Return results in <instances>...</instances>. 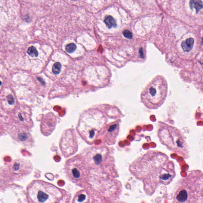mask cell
<instances>
[{
    "instance_id": "cell-1",
    "label": "cell",
    "mask_w": 203,
    "mask_h": 203,
    "mask_svg": "<svg viewBox=\"0 0 203 203\" xmlns=\"http://www.w3.org/2000/svg\"><path fill=\"white\" fill-rule=\"evenodd\" d=\"M129 170L143 182L148 195H152L160 184H169L176 175L174 163L165 154L156 150H149L137 157L130 165Z\"/></svg>"
},
{
    "instance_id": "cell-2",
    "label": "cell",
    "mask_w": 203,
    "mask_h": 203,
    "mask_svg": "<svg viewBox=\"0 0 203 203\" xmlns=\"http://www.w3.org/2000/svg\"><path fill=\"white\" fill-rule=\"evenodd\" d=\"M203 173L192 171L180 180L173 195L174 203H203Z\"/></svg>"
},
{
    "instance_id": "cell-3",
    "label": "cell",
    "mask_w": 203,
    "mask_h": 203,
    "mask_svg": "<svg viewBox=\"0 0 203 203\" xmlns=\"http://www.w3.org/2000/svg\"><path fill=\"white\" fill-rule=\"evenodd\" d=\"M27 198L30 203L68 202L69 194L66 191L43 180L33 181L27 188Z\"/></svg>"
},
{
    "instance_id": "cell-4",
    "label": "cell",
    "mask_w": 203,
    "mask_h": 203,
    "mask_svg": "<svg viewBox=\"0 0 203 203\" xmlns=\"http://www.w3.org/2000/svg\"><path fill=\"white\" fill-rule=\"evenodd\" d=\"M81 154L91 170L111 177L117 176L114 158L106 146L89 148L84 150Z\"/></svg>"
},
{
    "instance_id": "cell-5",
    "label": "cell",
    "mask_w": 203,
    "mask_h": 203,
    "mask_svg": "<svg viewBox=\"0 0 203 203\" xmlns=\"http://www.w3.org/2000/svg\"><path fill=\"white\" fill-rule=\"evenodd\" d=\"M161 143L168 150L187 158L189 155V148L183 133L175 127L162 124L158 132Z\"/></svg>"
},
{
    "instance_id": "cell-6",
    "label": "cell",
    "mask_w": 203,
    "mask_h": 203,
    "mask_svg": "<svg viewBox=\"0 0 203 203\" xmlns=\"http://www.w3.org/2000/svg\"><path fill=\"white\" fill-rule=\"evenodd\" d=\"M168 93V84L163 76L157 75L142 91L141 100L146 107L156 109L163 104Z\"/></svg>"
},
{
    "instance_id": "cell-7",
    "label": "cell",
    "mask_w": 203,
    "mask_h": 203,
    "mask_svg": "<svg viewBox=\"0 0 203 203\" xmlns=\"http://www.w3.org/2000/svg\"><path fill=\"white\" fill-rule=\"evenodd\" d=\"M64 170L67 177L76 185L83 187L88 184L91 170L81 154L67 160Z\"/></svg>"
},
{
    "instance_id": "cell-8",
    "label": "cell",
    "mask_w": 203,
    "mask_h": 203,
    "mask_svg": "<svg viewBox=\"0 0 203 203\" xmlns=\"http://www.w3.org/2000/svg\"><path fill=\"white\" fill-rule=\"evenodd\" d=\"M76 133L73 129L65 130L60 140L59 146L64 157H69L78 151V143Z\"/></svg>"
},
{
    "instance_id": "cell-9",
    "label": "cell",
    "mask_w": 203,
    "mask_h": 203,
    "mask_svg": "<svg viewBox=\"0 0 203 203\" xmlns=\"http://www.w3.org/2000/svg\"><path fill=\"white\" fill-rule=\"evenodd\" d=\"M119 130L118 122H113L105 126L102 132L100 138L108 145L114 144L117 141Z\"/></svg>"
},
{
    "instance_id": "cell-10",
    "label": "cell",
    "mask_w": 203,
    "mask_h": 203,
    "mask_svg": "<svg viewBox=\"0 0 203 203\" xmlns=\"http://www.w3.org/2000/svg\"><path fill=\"white\" fill-rule=\"evenodd\" d=\"M12 134L13 138L18 142L25 145H30L33 143V140L30 133L23 129H12Z\"/></svg>"
},
{
    "instance_id": "cell-11",
    "label": "cell",
    "mask_w": 203,
    "mask_h": 203,
    "mask_svg": "<svg viewBox=\"0 0 203 203\" xmlns=\"http://www.w3.org/2000/svg\"><path fill=\"white\" fill-rule=\"evenodd\" d=\"M93 197L90 192L87 190H82L77 192L73 200V203H91L93 202Z\"/></svg>"
},
{
    "instance_id": "cell-12",
    "label": "cell",
    "mask_w": 203,
    "mask_h": 203,
    "mask_svg": "<svg viewBox=\"0 0 203 203\" xmlns=\"http://www.w3.org/2000/svg\"><path fill=\"white\" fill-rule=\"evenodd\" d=\"M194 41L192 38H190L185 41H183L181 43V46L183 51L184 52H189L193 48Z\"/></svg>"
},
{
    "instance_id": "cell-13",
    "label": "cell",
    "mask_w": 203,
    "mask_h": 203,
    "mask_svg": "<svg viewBox=\"0 0 203 203\" xmlns=\"http://www.w3.org/2000/svg\"><path fill=\"white\" fill-rule=\"evenodd\" d=\"M189 5L191 10H196L197 13L203 8V3L201 0H190Z\"/></svg>"
},
{
    "instance_id": "cell-14",
    "label": "cell",
    "mask_w": 203,
    "mask_h": 203,
    "mask_svg": "<svg viewBox=\"0 0 203 203\" xmlns=\"http://www.w3.org/2000/svg\"><path fill=\"white\" fill-rule=\"evenodd\" d=\"M104 22L106 24L107 27L109 29H111L112 27L115 28L117 27V23L116 20L112 16H108L105 18Z\"/></svg>"
},
{
    "instance_id": "cell-15",
    "label": "cell",
    "mask_w": 203,
    "mask_h": 203,
    "mask_svg": "<svg viewBox=\"0 0 203 203\" xmlns=\"http://www.w3.org/2000/svg\"><path fill=\"white\" fill-rule=\"evenodd\" d=\"M62 69V66L60 63L56 62L52 67V71L54 74L58 75L60 74Z\"/></svg>"
},
{
    "instance_id": "cell-16",
    "label": "cell",
    "mask_w": 203,
    "mask_h": 203,
    "mask_svg": "<svg viewBox=\"0 0 203 203\" xmlns=\"http://www.w3.org/2000/svg\"><path fill=\"white\" fill-rule=\"evenodd\" d=\"M27 53L29 56L32 57H37L39 54L36 48L33 46H31L28 48Z\"/></svg>"
},
{
    "instance_id": "cell-17",
    "label": "cell",
    "mask_w": 203,
    "mask_h": 203,
    "mask_svg": "<svg viewBox=\"0 0 203 203\" xmlns=\"http://www.w3.org/2000/svg\"><path fill=\"white\" fill-rule=\"evenodd\" d=\"M77 48L76 45L74 43H70L67 45L66 47V50L69 53L74 52Z\"/></svg>"
},
{
    "instance_id": "cell-18",
    "label": "cell",
    "mask_w": 203,
    "mask_h": 203,
    "mask_svg": "<svg viewBox=\"0 0 203 203\" xmlns=\"http://www.w3.org/2000/svg\"><path fill=\"white\" fill-rule=\"evenodd\" d=\"M123 34L125 37L129 39H131L133 37L132 33L130 31H129L128 30H125L123 32Z\"/></svg>"
},
{
    "instance_id": "cell-19",
    "label": "cell",
    "mask_w": 203,
    "mask_h": 203,
    "mask_svg": "<svg viewBox=\"0 0 203 203\" xmlns=\"http://www.w3.org/2000/svg\"><path fill=\"white\" fill-rule=\"evenodd\" d=\"M7 100H8V102L9 103V104L13 105V104H14V102H15L14 98L11 94L8 95L7 97Z\"/></svg>"
},
{
    "instance_id": "cell-20",
    "label": "cell",
    "mask_w": 203,
    "mask_h": 203,
    "mask_svg": "<svg viewBox=\"0 0 203 203\" xmlns=\"http://www.w3.org/2000/svg\"><path fill=\"white\" fill-rule=\"evenodd\" d=\"M18 117H19V118H20V120L21 121H23L24 119L23 118V117H22L21 113H19V114H18Z\"/></svg>"
},
{
    "instance_id": "cell-21",
    "label": "cell",
    "mask_w": 203,
    "mask_h": 203,
    "mask_svg": "<svg viewBox=\"0 0 203 203\" xmlns=\"http://www.w3.org/2000/svg\"><path fill=\"white\" fill-rule=\"evenodd\" d=\"M1 84H2L1 81H0V85H1Z\"/></svg>"
}]
</instances>
